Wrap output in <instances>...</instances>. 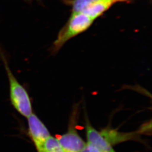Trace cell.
I'll list each match as a JSON object with an SVG mask.
<instances>
[{
    "instance_id": "cell-1",
    "label": "cell",
    "mask_w": 152,
    "mask_h": 152,
    "mask_svg": "<svg viewBox=\"0 0 152 152\" xmlns=\"http://www.w3.org/2000/svg\"><path fill=\"white\" fill-rule=\"evenodd\" d=\"M4 63L9 83L11 104L19 114L27 118L33 113L31 98L26 89L18 81L7 64L6 62Z\"/></svg>"
},
{
    "instance_id": "cell-2",
    "label": "cell",
    "mask_w": 152,
    "mask_h": 152,
    "mask_svg": "<svg viewBox=\"0 0 152 152\" xmlns=\"http://www.w3.org/2000/svg\"><path fill=\"white\" fill-rule=\"evenodd\" d=\"M94 20L83 12H73L66 26L55 42V50H58L68 39L86 30Z\"/></svg>"
},
{
    "instance_id": "cell-3",
    "label": "cell",
    "mask_w": 152,
    "mask_h": 152,
    "mask_svg": "<svg viewBox=\"0 0 152 152\" xmlns=\"http://www.w3.org/2000/svg\"><path fill=\"white\" fill-rule=\"evenodd\" d=\"M28 132L37 152H42L44 142L50 136L48 129L36 114L27 118Z\"/></svg>"
},
{
    "instance_id": "cell-4",
    "label": "cell",
    "mask_w": 152,
    "mask_h": 152,
    "mask_svg": "<svg viewBox=\"0 0 152 152\" xmlns=\"http://www.w3.org/2000/svg\"><path fill=\"white\" fill-rule=\"evenodd\" d=\"M57 139L65 152H80L87 145V142L83 140L73 127H70L65 134L59 136Z\"/></svg>"
},
{
    "instance_id": "cell-5",
    "label": "cell",
    "mask_w": 152,
    "mask_h": 152,
    "mask_svg": "<svg viewBox=\"0 0 152 152\" xmlns=\"http://www.w3.org/2000/svg\"><path fill=\"white\" fill-rule=\"evenodd\" d=\"M86 132L87 143L98 149L100 152H116L106 139L102 135L100 131L94 128L90 122L86 125Z\"/></svg>"
},
{
    "instance_id": "cell-6",
    "label": "cell",
    "mask_w": 152,
    "mask_h": 152,
    "mask_svg": "<svg viewBox=\"0 0 152 152\" xmlns=\"http://www.w3.org/2000/svg\"><path fill=\"white\" fill-rule=\"evenodd\" d=\"M102 135L109 143L113 145L120 142L130 140L136 137L137 135L135 133H123L113 129H105L100 131Z\"/></svg>"
},
{
    "instance_id": "cell-7",
    "label": "cell",
    "mask_w": 152,
    "mask_h": 152,
    "mask_svg": "<svg viewBox=\"0 0 152 152\" xmlns=\"http://www.w3.org/2000/svg\"><path fill=\"white\" fill-rule=\"evenodd\" d=\"M112 4L109 0H99L88 6L82 12L94 20L106 11Z\"/></svg>"
},
{
    "instance_id": "cell-8",
    "label": "cell",
    "mask_w": 152,
    "mask_h": 152,
    "mask_svg": "<svg viewBox=\"0 0 152 152\" xmlns=\"http://www.w3.org/2000/svg\"><path fill=\"white\" fill-rule=\"evenodd\" d=\"M99 0H74L72 2L73 12H82L88 6Z\"/></svg>"
},
{
    "instance_id": "cell-9",
    "label": "cell",
    "mask_w": 152,
    "mask_h": 152,
    "mask_svg": "<svg viewBox=\"0 0 152 152\" xmlns=\"http://www.w3.org/2000/svg\"><path fill=\"white\" fill-rule=\"evenodd\" d=\"M89 152V151H88V148H87V145H86V146L82 150H81L80 152Z\"/></svg>"
},
{
    "instance_id": "cell-10",
    "label": "cell",
    "mask_w": 152,
    "mask_h": 152,
    "mask_svg": "<svg viewBox=\"0 0 152 152\" xmlns=\"http://www.w3.org/2000/svg\"><path fill=\"white\" fill-rule=\"evenodd\" d=\"M65 152L63 149H62V148H60V149H58V150H56V151H55L54 152Z\"/></svg>"
},
{
    "instance_id": "cell-11",
    "label": "cell",
    "mask_w": 152,
    "mask_h": 152,
    "mask_svg": "<svg viewBox=\"0 0 152 152\" xmlns=\"http://www.w3.org/2000/svg\"><path fill=\"white\" fill-rule=\"evenodd\" d=\"M110 1H111L112 3H113L114 2H115V1H124V0H109Z\"/></svg>"
}]
</instances>
